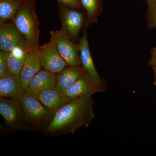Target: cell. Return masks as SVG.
Segmentation results:
<instances>
[{
  "instance_id": "obj_1",
  "label": "cell",
  "mask_w": 156,
  "mask_h": 156,
  "mask_svg": "<svg viewBox=\"0 0 156 156\" xmlns=\"http://www.w3.org/2000/svg\"><path fill=\"white\" fill-rule=\"evenodd\" d=\"M94 102L92 97L71 100L53 115L50 123L43 130L50 136L74 133L81 127H88L95 118Z\"/></svg>"
},
{
  "instance_id": "obj_2",
  "label": "cell",
  "mask_w": 156,
  "mask_h": 156,
  "mask_svg": "<svg viewBox=\"0 0 156 156\" xmlns=\"http://www.w3.org/2000/svg\"><path fill=\"white\" fill-rule=\"evenodd\" d=\"M36 0L26 2L17 11L13 22L25 37L27 51L38 50L40 30L36 13Z\"/></svg>"
},
{
  "instance_id": "obj_3",
  "label": "cell",
  "mask_w": 156,
  "mask_h": 156,
  "mask_svg": "<svg viewBox=\"0 0 156 156\" xmlns=\"http://www.w3.org/2000/svg\"><path fill=\"white\" fill-rule=\"evenodd\" d=\"M28 126L44 130L53 119V114L37 98L25 92L19 99Z\"/></svg>"
},
{
  "instance_id": "obj_4",
  "label": "cell",
  "mask_w": 156,
  "mask_h": 156,
  "mask_svg": "<svg viewBox=\"0 0 156 156\" xmlns=\"http://www.w3.org/2000/svg\"><path fill=\"white\" fill-rule=\"evenodd\" d=\"M50 38L55 43L58 53L68 66H80L79 45L71 41L67 32L63 27L59 30L50 32Z\"/></svg>"
},
{
  "instance_id": "obj_5",
  "label": "cell",
  "mask_w": 156,
  "mask_h": 156,
  "mask_svg": "<svg viewBox=\"0 0 156 156\" xmlns=\"http://www.w3.org/2000/svg\"><path fill=\"white\" fill-rule=\"evenodd\" d=\"M0 114L6 125L12 131L28 127L19 99L1 98Z\"/></svg>"
},
{
  "instance_id": "obj_6",
  "label": "cell",
  "mask_w": 156,
  "mask_h": 156,
  "mask_svg": "<svg viewBox=\"0 0 156 156\" xmlns=\"http://www.w3.org/2000/svg\"><path fill=\"white\" fill-rule=\"evenodd\" d=\"M38 51L43 69L56 75L68 66L51 38L50 41L39 46Z\"/></svg>"
},
{
  "instance_id": "obj_7",
  "label": "cell",
  "mask_w": 156,
  "mask_h": 156,
  "mask_svg": "<svg viewBox=\"0 0 156 156\" xmlns=\"http://www.w3.org/2000/svg\"><path fill=\"white\" fill-rule=\"evenodd\" d=\"M79 46L81 65L85 73L93 83L100 88L102 92H105L107 88L106 83L100 76L95 68L89 50L86 32H84L83 36L80 39Z\"/></svg>"
},
{
  "instance_id": "obj_8",
  "label": "cell",
  "mask_w": 156,
  "mask_h": 156,
  "mask_svg": "<svg viewBox=\"0 0 156 156\" xmlns=\"http://www.w3.org/2000/svg\"><path fill=\"white\" fill-rule=\"evenodd\" d=\"M17 47L27 48L23 35L13 21L0 23V50L9 52Z\"/></svg>"
},
{
  "instance_id": "obj_9",
  "label": "cell",
  "mask_w": 156,
  "mask_h": 156,
  "mask_svg": "<svg viewBox=\"0 0 156 156\" xmlns=\"http://www.w3.org/2000/svg\"><path fill=\"white\" fill-rule=\"evenodd\" d=\"M59 15L62 27L66 31L70 37L77 38L84 23V16L80 11L61 5Z\"/></svg>"
},
{
  "instance_id": "obj_10",
  "label": "cell",
  "mask_w": 156,
  "mask_h": 156,
  "mask_svg": "<svg viewBox=\"0 0 156 156\" xmlns=\"http://www.w3.org/2000/svg\"><path fill=\"white\" fill-rule=\"evenodd\" d=\"M102 92L101 89L84 73L79 80L69 88L63 92L68 101L81 98L92 97L97 92Z\"/></svg>"
},
{
  "instance_id": "obj_11",
  "label": "cell",
  "mask_w": 156,
  "mask_h": 156,
  "mask_svg": "<svg viewBox=\"0 0 156 156\" xmlns=\"http://www.w3.org/2000/svg\"><path fill=\"white\" fill-rule=\"evenodd\" d=\"M20 75L11 73L0 78V96L20 99L25 93Z\"/></svg>"
},
{
  "instance_id": "obj_12",
  "label": "cell",
  "mask_w": 156,
  "mask_h": 156,
  "mask_svg": "<svg viewBox=\"0 0 156 156\" xmlns=\"http://www.w3.org/2000/svg\"><path fill=\"white\" fill-rule=\"evenodd\" d=\"M56 84V75L44 69L41 70L31 80L25 92L36 96L44 90L55 88Z\"/></svg>"
},
{
  "instance_id": "obj_13",
  "label": "cell",
  "mask_w": 156,
  "mask_h": 156,
  "mask_svg": "<svg viewBox=\"0 0 156 156\" xmlns=\"http://www.w3.org/2000/svg\"><path fill=\"white\" fill-rule=\"evenodd\" d=\"M35 96L53 114L69 101L65 97L63 92L56 89V87L44 90Z\"/></svg>"
},
{
  "instance_id": "obj_14",
  "label": "cell",
  "mask_w": 156,
  "mask_h": 156,
  "mask_svg": "<svg viewBox=\"0 0 156 156\" xmlns=\"http://www.w3.org/2000/svg\"><path fill=\"white\" fill-rule=\"evenodd\" d=\"M38 50L27 51L20 76L23 88L26 89L31 80L41 70Z\"/></svg>"
},
{
  "instance_id": "obj_15",
  "label": "cell",
  "mask_w": 156,
  "mask_h": 156,
  "mask_svg": "<svg viewBox=\"0 0 156 156\" xmlns=\"http://www.w3.org/2000/svg\"><path fill=\"white\" fill-rule=\"evenodd\" d=\"M82 66H67L56 75V88L64 92L85 73Z\"/></svg>"
},
{
  "instance_id": "obj_16",
  "label": "cell",
  "mask_w": 156,
  "mask_h": 156,
  "mask_svg": "<svg viewBox=\"0 0 156 156\" xmlns=\"http://www.w3.org/2000/svg\"><path fill=\"white\" fill-rule=\"evenodd\" d=\"M27 52L26 48L17 47L9 52H6L11 73L20 75L25 62Z\"/></svg>"
},
{
  "instance_id": "obj_17",
  "label": "cell",
  "mask_w": 156,
  "mask_h": 156,
  "mask_svg": "<svg viewBox=\"0 0 156 156\" xmlns=\"http://www.w3.org/2000/svg\"><path fill=\"white\" fill-rule=\"evenodd\" d=\"M28 0H0V23L13 21L20 7Z\"/></svg>"
},
{
  "instance_id": "obj_18",
  "label": "cell",
  "mask_w": 156,
  "mask_h": 156,
  "mask_svg": "<svg viewBox=\"0 0 156 156\" xmlns=\"http://www.w3.org/2000/svg\"><path fill=\"white\" fill-rule=\"evenodd\" d=\"M81 4L87 12V19L86 25L96 22L99 13L98 0H80Z\"/></svg>"
},
{
  "instance_id": "obj_19",
  "label": "cell",
  "mask_w": 156,
  "mask_h": 156,
  "mask_svg": "<svg viewBox=\"0 0 156 156\" xmlns=\"http://www.w3.org/2000/svg\"><path fill=\"white\" fill-rule=\"evenodd\" d=\"M147 26L149 29H156V0H146Z\"/></svg>"
},
{
  "instance_id": "obj_20",
  "label": "cell",
  "mask_w": 156,
  "mask_h": 156,
  "mask_svg": "<svg viewBox=\"0 0 156 156\" xmlns=\"http://www.w3.org/2000/svg\"><path fill=\"white\" fill-rule=\"evenodd\" d=\"M8 64L7 53L3 51H0V78L11 74Z\"/></svg>"
},
{
  "instance_id": "obj_21",
  "label": "cell",
  "mask_w": 156,
  "mask_h": 156,
  "mask_svg": "<svg viewBox=\"0 0 156 156\" xmlns=\"http://www.w3.org/2000/svg\"><path fill=\"white\" fill-rule=\"evenodd\" d=\"M61 5L70 9H80V0H57Z\"/></svg>"
},
{
  "instance_id": "obj_22",
  "label": "cell",
  "mask_w": 156,
  "mask_h": 156,
  "mask_svg": "<svg viewBox=\"0 0 156 156\" xmlns=\"http://www.w3.org/2000/svg\"><path fill=\"white\" fill-rule=\"evenodd\" d=\"M151 58L148 65L152 68H156V46L151 50Z\"/></svg>"
},
{
  "instance_id": "obj_23",
  "label": "cell",
  "mask_w": 156,
  "mask_h": 156,
  "mask_svg": "<svg viewBox=\"0 0 156 156\" xmlns=\"http://www.w3.org/2000/svg\"><path fill=\"white\" fill-rule=\"evenodd\" d=\"M154 74V85L156 87V68H152Z\"/></svg>"
}]
</instances>
